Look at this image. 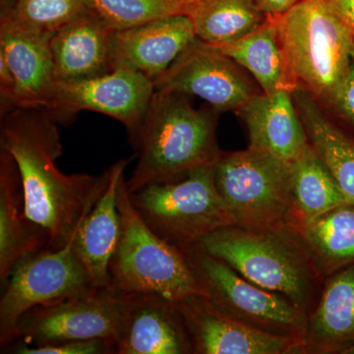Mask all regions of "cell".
Wrapping results in <instances>:
<instances>
[{
  "instance_id": "cell-15",
  "label": "cell",
  "mask_w": 354,
  "mask_h": 354,
  "mask_svg": "<svg viewBox=\"0 0 354 354\" xmlns=\"http://www.w3.org/2000/svg\"><path fill=\"white\" fill-rule=\"evenodd\" d=\"M196 39L192 21L185 13L171 14L113 32V68L138 72L155 83Z\"/></svg>"
},
{
  "instance_id": "cell-24",
  "label": "cell",
  "mask_w": 354,
  "mask_h": 354,
  "mask_svg": "<svg viewBox=\"0 0 354 354\" xmlns=\"http://www.w3.org/2000/svg\"><path fill=\"white\" fill-rule=\"evenodd\" d=\"M291 225L299 230L329 209L348 203L312 147L290 165Z\"/></svg>"
},
{
  "instance_id": "cell-3",
  "label": "cell",
  "mask_w": 354,
  "mask_h": 354,
  "mask_svg": "<svg viewBox=\"0 0 354 354\" xmlns=\"http://www.w3.org/2000/svg\"><path fill=\"white\" fill-rule=\"evenodd\" d=\"M218 111L197 109L185 95L156 90L138 131L130 140L137 164L127 179L130 193L215 165Z\"/></svg>"
},
{
  "instance_id": "cell-25",
  "label": "cell",
  "mask_w": 354,
  "mask_h": 354,
  "mask_svg": "<svg viewBox=\"0 0 354 354\" xmlns=\"http://www.w3.org/2000/svg\"><path fill=\"white\" fill-rule=\"evenodd\" d=\"M325 278L354 264V205H339L297 230Z\"/></svg>"
},
{
  "instance_id": "cell-8",
  "label": "cell",
  "mask_w": 354,
  "mask_h": 354,
  "mask_svg": "<svg viewBox=\"0 0 354 354\" xmlns=\"http://www.w3.org/2000/svg\"><path fill=\"white\" fill-rule=\"evenodd\" d=\"M180 250L203 295L218 311L253 329L302 342L306 312L283 295L251 283L199 244Z\"/></svg>"
},
{
  "instance_id": "cell-32",
  "label": "cell",
  "mask_w": 354,
  "mask_h": 354,
  "mask_svg": "<svg viewBox=\"0 0 354 354\" xmlns=\"http://www.w3.org/2000/svg\"><path fill=\"white\" fill-rule=\"evenodd\" d=\"M330 1L354 31V0H330Z\"/></svg>"
},
{
  "instance_id": "cell-30",
  "label": "cell",
  "mask_w": 354,
  "mask_h": 354,
  "mask_svg": "<svg viewBox=\"0 0 354 354\" xmlns=\"http://www.w3.org/2000/svg\"><path fill=\"white\" fill-rule=\"evenodd\" d=\"M326 108L354 128V50L348 73Z\"/></svg>"
},
{
  "instance_id": "cell-26",
  "label": "cell",
  "mask_w": 354,
  "mask_h": 354,
  "mask_svg": "<svg viewBox=\"0 0 354 354\" xmlns=\"http://www.w3.org/2000/svg\"><path fill=\"white\" fill-rule=\"evenodd\" d=\"M185 14L192 21L197 39L212 46L244 38L268 18L254 0H205Z\"/></svg>"
},
{
  "instance_id": "cell-11",
  "label": "cell",
  "mask_w": 354,
  "mask_h": 354,
  "mask_svg": "<svg viewBox=\"0 0 354 354\" xmlns=\"http://www.w3.org/2000/svg\"><path fill=\"white\" fill-rule=\"evenodd\" d=\"M155 83L148 77L124 68L80 80L58 81L48 109L57 123L73 120L80 111L106 114L120 121L131 140L145 118Z\"/></svg>"
},
{
  "instance_id": "cell-14",
  "label": "cell",
  "mask_w": 354,
  "mask_h": 354,
  "mask_svg": "<svg viewBox=\"0 0 354 354\" xmlns=\"http://www.w3.org/2000/svg\"><path fill=\"white\" fill-rule=\"evenodd\" d=\"M53 32L27 24L10 10L2 14L0 57L15 80V108L50 106L57 82L50 46Z\"/></svg>"
},
{
  "instance_id": "cell-28",
  "label": "cell",
  "mask_w": 354,
  "mask_h": 354,
  "mask_svg": "<svg viewBox=\"0 0 354 354\" xmlns=\"http://www.w3.org/2000/svg\"><path fill=\"white\" fill-rule=\"evenodd\" d=\"M87 10V0H16L10 11L32 27L55 32Z\"/></svg>"
},
{
  "instance_id": "cell-22",
  "label": "cell",
  "mask_w": 354,
  "mask_h": 354,
  "mask_svg": "<svg viewBox=\"0 0 354 354\" xmlns=\"http://www.w3.org/2000/svg\"><path fill=\"white\" fill-rule=\"evenodd\" d=\"M41 250L25 216L24 193L17 165L0 153V279L2 285L25 254Z\"/></svg>"
},
{
  "instance_id": "cell-31",
  "label": "cell",
  "mask_w": 354,
  "mask_h": 354,
  "mask_svg": "<svg viewBox=\"0 0 354 354\" xmlns=\"http://www.w3.org/2000/svg\"><path fill=\"white\" fill-rule=\"evenodd\" d=\"M268 17H279L295 6L299 0H254Z\"/></svg>"
},
{
  "instance_id": "cell-1",
  "label": "cell",
  "mask_w": 354,
  "mask_h": 354,
  "mask_svg": "<svg viewBox=\"0 0 354 354\" xmlns=\"http://www.w3.org/2000/svg\"><path fill=\"white\" fill-rule=\"evenodd\" d=\"M57 124L43 108H15L1 115L0 146L17 165L26 220L41 250L73 241L106 184V171L67 176L57 169L62 153Z\"/></svg>"
},
{
  "instance_id": "cell-9",
  "label": "cell",
  "mask_w": 354,
  "mask_h": 354,
  "mask_svg": "<svg viewBox=\"0 0 354 354\" xmlns=\"http://www.w3.org/2000/svg\"><path fill=\"white\" fill-rule=\"evenodd\" d=\"M0 299V346L16 342L18 322L28 311L97 288L73 249V241L57 250L25 254L14 264Z\"/></svg>"
},
{
  "instance_id": "cell-7",
  "label": "cell",
  "mask_w": 354,
  "mask_h": 354,
  "mask_svg": "<svg viewBox=\"0 0 354 354\" xmlns=\"http://www.w3.org/2000/svg\"><path fill=\"white\" fill-rule=\"evenodd\" d=\"M290 165L251 147L221 153L214 181L234 225L292 227Z\"/></svg>"
},
{
  "instance_id": "cell-13",
  "label": "cell",
  "mask_w": 354,
  "mask_h": 354,
  "mask_svg": "<svg viewBox=\"0 0 354 354\" xmlns=\"http://www.w3.org/2000/svg\"><path fill=\"white\" fill-rule=\"evenodd\" d=\"M193 354H301L302 342L253 329L218 311L204 295L177 302Z\"/></svg>"
},
{
  "instance_id": "cell-5",
  "label": "cell",
  "mask_w": 354,
  "mask_h": 354,
  "mask_svg": "<svg viewBox=\"0 0 354 354\" xmlns=\"http://www.w3.org/2000/svg\"><path fill=\"white\" fill-rule=\"evenodd\" d=\"M121 234L111 264L109 285L123 293H147L181 301L203 292L183 251L149 227L130 198L125 174L118 189Z\"/></svg>"
},
{
  "instance_id": "cell-34",
  "label": "cell",
  "mask_w": 354,
  "mask_h": 354,
  "mask_svg": "<svg viewBox=\"0 0 354 354\" xmlns=\"http://www.w3.org/2000/svg\"><path fill=\"white\" fill-rule=\"evenodd\" d=\"M348 354H354V348L349 351Z\"/></svg>"
},
{
  "instance_id": "cell-18",
  "label": "cell",
  "mask_w": 354,
  "mask_h": 354,
  "mask_svg": "<svg viewBox=\"0 0 354 354\" xmlns=\"http://www.w3.org/2000/svg\"><path fill=\"white\" fill-rule=\"evenodd\" d=\"M354 348V264L325 279L307 315L301 354H348Z\"/></svg>"
},
{
  "instance_id": "cell-29",
  "label": "cell",
  "mask_w": 354,
  "mask_h": 354,
  "mask_svg": "<svg viewBox=\"0 0 354 354\" xmlns=\"http://www.w3.org/2000/svg\"><path fill=\"white\" fill-rule=\"evenodd\" d=\"M12 351L18 354H116V344L104 339H81L44 346H29L18 342Z\"/></svg>"
},
{
  "instance_id": "cell-20",
  "label": "cell",
  "mask_w": 354,
  "mask_h": 354,
  "mask_svg": "<svg viewBox=\"0 0 354 354\" xmlns=\"http://www.w3.org/2000/svg\"><path fill=\"white\" fill-rule=\"evenodd\" d=\"M111 32L90 10L55 31L50 46L57 82L91 78L113 70Z\"/></svg>"
},
{
  "instance_id": "cell-33",
  "label": "cell",
  "mask_w": 354,
  "mask_h": 354,
  "mask_svg": "<svg viewBox=\"0 0 354 354\" xmlns=\"http://www.w3.org/2000/svg\"><path fill=\"white\" fill-rule=\"evenodd\" d=\"M177 1L183 7L184 13H186L188 8L196 6L198 3H201V2L205 1V0H177Z\"/></svg>"
},
{
  "instance_id": "cell-21",
  "label": "cell",
  "mask_w": 354,
  "mask_h": 354,
  "mask_svg": "<svg viewBox=\"0 0 354 354\" xmlns=\"http://www.w3.org/2000/svg\"><path fill=\"white\" fill-rule=\"evenodd\" d=\"M292 97L310 146L327 167L346 201L354 205V138L330 120L320 102L304 88Z\"/></svg>"
},
{
  "instance_id": "cell-17",
  "label": "cell",
  "mask_w": 354,
  "mask_h": 354,
  "mask_svg": "<svg viewBox=\"0 0 354 354\" xmlns=\"http://www.w3.org/2000/svg\"><path fill=\"white\" fill-rule=\"evenodd\" d=\"M237 113L245 123L251 148L290 165L309 146L290 90L260 93Z\"/></svg>"
},
{
  "instance_id": "cell-6",
  "label": "cell",
  "mask_w": 354,
  "mask_h": 354,
  "mask_svg": "<svg viewBox=\"0 0 354 354\" xmlns=\"http://www.w3.org/2000/svg\"><path fill=\"white\" fill-rule=\"evenodd\" d=\"M130 198L149 227L178 249L234 225L216 189L214 165L171 180L148 184L130 193Z\"/></svg>"
},
{
  "instance_id": "cell-16",
  "label": "cell",
  "mask_w": 354,
  "mask_h": 354,
  "mask_svg": "<svg viewBox=\"0 0 354 354\" xmlns=\"http://www.w3.org/2000/svg\"><path fill=\"white\" fill-rule=\"evenodd\" d=\"M116 354H193L174 302L147 293H125Z\"/></svg>"
},
{
  "instance_id": "cell-23",
  "label": "cell",
  "mask_w": 354,
  "mask_h": 354,
  "mask_svg": "<svg viewBox=\"0 0 354 354\" xmlns=\"http://www.w3.org/2000/svg\"><path fill=\"white\" fill-rule=\"evenodd\" d=\"M213 48L248 71L265 94L281 88L292 92L276 18L268 17L255 31L234 43Z\"/></svg>"
},
{
  "instance_id": "cell-12",
  "label": "cell",
  "mask_w": 354,
  "mask_h": 354,
  "mask_svg": "<svg viewBox=\"0 0 354 354\" xmlns=\"http://www.w3.org/2000/svg\"><path fill=\"white\" fill-rule=\"evenodd\" d=\"M155 87L200 97L216 111L236 113L262 93L234 60L199 39L156 81Z\"/></svg>"
},
{
  "instance_id": "cell-10",
  "label": "cell",
  "mask_w": 354,
  "mask_h": 354,
  "mask_svg": "<svg viewBox=\"0 0 354 354\" xmlns=\"http://www.w3.org/2000/svg\"><path fill=\"white\" fill-rule=\"evenodd\" d=\"M125 293L111 286L35 307L22 316L16 342L34 346L81 339H104L118 344Z\"/></svg>"
},
{
  "instance_id": "cell-35",
  "label": "cell",
  "mask_w": 354,
  "mask_h": 354,
  "mask_svg": "<svg viewBox=\"0 0 354 354\" xmlns=\"http://www.w3.org/2000/svg\"><path fill=\"white\" fill-rule=\"evenodd\" d=\"M174 1H176V2H177V3H179V2H178V1H177V0H174ZM179 4H180V3H179ZM183 10H184V9H183Z\"/></svg>"
},
{
  "instance_id": "cell-2",
  "label": "cell",
  "mask_w": 354,
  "mask_h": 354,
  "mask_svg": "<svg viewBox=\"0 0 354 354\" xmlns=\"http://www.w3.org/2000/svg\"><path fill=\"white\" fill-rule=\"evenodd\" d=\"M197 244L251 283L288 298L307 315L316 306L326 278L295 228L232 225Z\"/></svg>"
},
{
  "instance_id": "cell-27",
  "label": "cell",
  "mask_w": 354,
  "mask_h": 354,
  "mask_svg": "<svg viewBox=\"0 0 354 354\" xmlns=\"http://www.w3.org/2000/svg\"><path fill=\"white\" fill-rule=\"evenodd\" d=\"M87 6L113 32L184 13L183 6L174 0H87Z\"/></svg>"
},
{
  "instance_id": "cell-4",
  "label": "cell",
  "mask_w": 354,
  "mask_h": 354,
  "mask_svg": "<svg viewBox=\"0 0 354 354\" xmlns=\"http://www.w3.org/2000/svg\"><path fill=\"white\" fill-rule=\"evenodd\" d=\"M276 21L291 88H304L326 108L348 73L353 28L330 0H299Z\"/></svg>"
},
{
  "instance_id": "cell-19",
  "label": "cell",
  "mask_w": 354,
  "mask_h": 354,
  "mask_svg": "<svg viewBox=\"0 0 354 354\" xmlns=\"http://www.w3.org/2000/svg\"><path fill=\"white\" fill-rule=\"evenodd\" d=\"M128 162L129 160L123 158L106 171V186L73 239L74 251L97 288L111 286L109 264L121 234L118 184L125 174Z\"/></svg>"
}]
</instances>
